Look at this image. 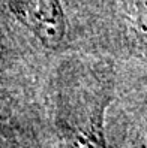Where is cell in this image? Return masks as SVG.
<instances>
[{"mask_svg":"<svg viewBox=\"0 0 147 148\" xmlns=\"http://www.w3.org/2000/svg\"><path fill=\"white\" fill-rule=\"evenodd\" d=\"M105 76L89 60H74L62 67L54 126L41 148H108L104 130L110 103Z\"/></svg>","mask_w":147,"mask_h":148,"instance_id":"obj_1","label":"cell"},{"mask_svg":"<svg viewBox=\"0 0 147 148\" xmlns=\"http://www.w3.org/2000/svg\"><path fill=\"white\" fill-rule=\"evenodd\" d=\"M8 9L47 48L66 39L68 20L60 0H5Z\"/></svg>","mask_w":147,"mask_h":148,"instance_id":"obj_2","label":"cell"}]
</instances>
